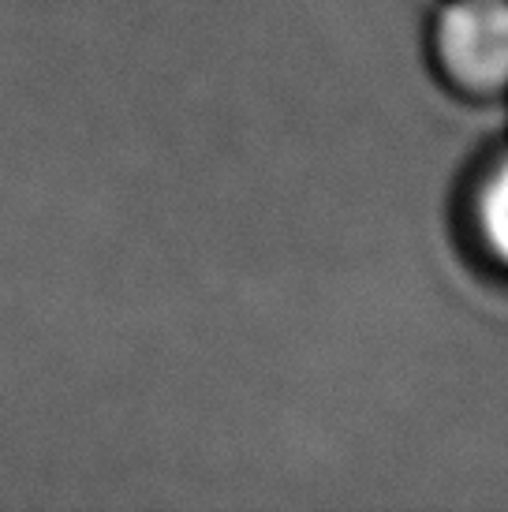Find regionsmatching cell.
I'll return each instance as SVG.
<instances>
[{"label":"cell","instance_id":"cell-1","mask_svg":"<svg viewBox=\"0 0 508 512\" xmlns=\"http://www.w3.org/2000/svg\"><path fill=\"white\" fill-rule=\"evenodd\" d=\"M441 75L467 98L508 90V0H449L434 23Z\"/></svg>","mask_w":508,"mask_h":512},{"label":"cell","instance_id":"cell-2","mask_svg":"<svg viewBox=\"0 0 508 512\" xmlns=\"http://www.w3.org/2000/svg\"><path fill=\"white\" fill-rule=\"evenodd\" d=\"M479 228L486 247L508 266V161H501L479 195Z\"/></svg>","mask_w":508,"mask_h":512}]
</instances>
